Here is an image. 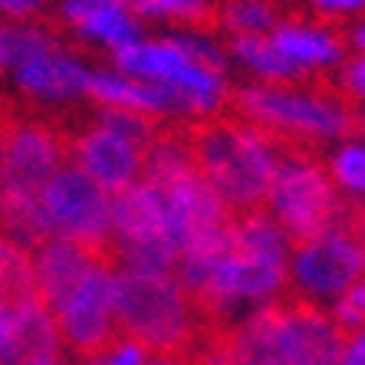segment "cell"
Returning a JSON list of instances; mask_svg holds the SVG:
<instances>
[{"label":"cell","instance_id":"11","mask_svg":"<svg viewBox=\"0 0 365 365\" xmlns=\"http://www.w3.org/2000/svg\"><path fill=\"white\" fill-rule=\"evenodd\" d=\"M66 158L89 181H96L106 195H115V191L142 178L145 148H138L135 142H128L119 132L93 122L79 132H66Z\"/></svg>","mask_w":365,"mask_h":365},{"label":"cell","instance_id":"19","mask_svg":"<svg viewBox=\"0 0 365 365\" xmlns=\"http://www.w3.org/2000/svg\"><path fill=\"white\" fill-rule=\"evenodd\" d=\"M0 299L7 306H20L26 299H36L30 250L7 240L4 234H0Z\"/></svg>","mask_w":365,"mask_h":365},{"label":"cell","instance_id":"3","mask_svg":"<svg viewBox=\"0 0 365 365\" xmlns=\"http://www.w3.org/2000/svg\"><path fill=\"white\" fill-rule=\"evenodd\" d=\"M112 303L119 336L135 339L148 349V356H165L175 362L191 359L204 323L175 273L115 270Z\"/></svg>","mask_w":365,"mask_h":365},{"label":"cell","instance_id":"27","mask_svg":"<svg viewBox=\"0 0 365 365\" xmlns=\"http://www.w3.org/2000/svg\"><path fill=\"white\" fill-rule=\"evenodd\" d=\"M46 0H0V20L10 24H30L34 17H40Z\"/></svg>","mask_w":365,"mask_h":365},{"label":"cell","instance_id":"2","mask_svg":"<svg viewBox=\"0 0 365 365\" xmlns=\"http://www.w3.org/2000/svg\"><path fill=\"white\" fill-rule=\"evenodd\" d=\"M112 69L122 76L165 86L185 106V119L221 115L230 99L227 56L211 36L178 34L158 40H135L125 50L112 53Z\"/></svg>","mask_w":365,"mask_h":365},{"label":"cell","instance_id":"20","mask_svg":"<svg viewBox=\"0 0 365 365\" xmlns=\"http://www.w3.org/2000/svg\"><path fill=\"white\" fill-rule=\"evenodd\" d=\"M56 36L50 30H43L36 24H4L0 20V73H14L24 60H30L34 53L53 46Z\"/></svg>","mask_w":365,"mask_h":365},{"label":"cell","instance_id":"26","mask_svg":"<svg viewBox=\"0 0 365 365\" xmlns=\"http://www.w3.org/2000/svg\"><path fill=\"white\" fill-rule=\"evenodd\" d=\"M309 10H316L326 20H352L365 17V0H306Z\"/></svg>","mask_w":365,"mask_h":365},{"label":"cell","instance_id":"8","mask_svg":"<svg viewBox=\"0 0 365 365\" xmlns=\"http://www.w3.org/2000/svg\"><path fill=\"white\" fill-rule=\"evenodd\" d=\"M289 280L297 297L309 303H332L352 283L365 277V250L356 234L352 214H342L339 224L309 240L289 247Z\"/></svg>","mask_w":365,"mask_h":365},{"label":"cell","instance_id":"7","mask_svg":"<svg viewBox=\"0 0 365 365\" xmlns=\"http://www.w3.org/2000/svg\"><path fill=\"white\" fill-rule=\"evenodd\" d=\"M109 201L112 195H106L96 181H89L73 165H63L40 187V214H43L46 237L73 240V244H83L112 260Z\"/></svg>","mask_w":365,"mask_h":365},{"label":"cell","instance_id":"12","mask_svg":"<svg viewBox=\"0 0 365 365\" xmlns=\"http://www.w3.org/2000/svg\"><path fill=\"white\" fill-rule=\"evenodd\" d=\"M99 264H112L106 254H96L83 244L63 237H46L40 247L30 250V267H34L36 299L50 313H56L69 299V293L86 280V273Z\"/></svg>","mask_w":365,"mask_h":365},{"label":"cell","instance_id":"16","mask_svg":"<svg viewBox=\"0 0 365 365\" xmlns=\"http://www.w3.org/2000/svg\"><path fill=\"white\" fill-rule=\"evenodd\" d=\"M270 40L303 76L346 63V40L319 20L280 17V24L270 30Z\"/></svg>","mask_w":365,"mask_h":365},{"label":"cell","instance_id":"23","mask_svg":"<svg viewBox=\"0 0 365 365\" xmlns=\"http://www.w3.org/2000/svg\"><path fill=\"white\" fill-rule=\"evenodd\" d=\"M329 316H332V323L339 326L346 336L349 332H356V329H365V277L359 283H352L342 297L332 299Z\"/></svg>","mask_w":365,"mask_h":365},{"label":"cell","instance_id":"28","mask_svg":"<svg viewBox=\"0 0 365 365\" xmlns=\"http://www.w3.org/2000/svg\"><path fill=\"white\" fill-rule=\"evenodd\" d=\"M336 365H365V329L349 332L346 342H342L339 362Z\"/></svg>","mask_w":365,"mask_h":365},{"label":"cell","instance_id":"17","mask_svg":"<svg viewBox=\"0 0 365 365\" xmlns=\"http://www.w3.org/2000/svg\"><path fill=\"white\" fill-rule=\"evenodd\" d=\"M230 56H234L250 76H257L267 86H297L306 79L303 73L273 46L270 36H230Z\"/></svg>","mask_w":365,"mask_h":365},{"label":"cell","instance_id":"24","mask_svg":"<svg viewBox=\"0 0 365 365\" xmlns=\"http://www.w3.org/2000/svg\"><path fill=\"white\" fill-rule=\"evenodd\" d=\"M148 359L152 356H148L145 346H138V342L128 339V336H115L99 356L83 362V365H148Z\"/></svg>","mask_w":365,"mask_h":365},{"label":"cell","instance_id":"25","mask_svg":"<svg viewBox=\"0 0 365 365\" xmlns=\"http://www.w3.org/2000/svg\"><path fill=\"white\" fill-rule=\"evenodd\" d=\"M336 93H339L342 99H352V102H359V106H365V56L362 53L339 66Z\"/></svg>","mask_w":365,"mask_h":365},{"label":"cell","instance_id":"21","mask_svg":"<svg viewBox=\"0 0 365 365\" xmlns=\"http://www.w3.org/2000/svg\"><path fill=\"white\" fill-rule=\"evenodd\" d=\"M326 171H329V181L336 185V191L365 201V138H352V142L346 138L336 145L329 162H326Z\"/></svg>","mask_w":365,"mask_h":365},{"label":"cell","instance_id":"5","mask_svg":"<svg viewBox=\"0 0 365 365\" xmlns=\"http://www.w3.org/2000/svg\"><path fill=\"white\" fill-rule=\"evenodd\" d=\"M346 332L329 309L303 297H277L244 316L240 349L247 365H336Z\"/></svg>","mask_w":365,"mask_h":365},{"label":"cell","instance_id":"15","mask_svg":"<svg viewBox=\"0 0 365 365\" xmlns=\"http://www.w3.org/2000/svg\"><path fill=\"white\" fill-rule=\"evenodd\" d=\"M63 356L66 346L50 309L40 299L14 306V326L0 352V365H63Z\"/></svg>","mask_w":365,"mask_h":365},{"label":"cell","instance_id":"31","mask_svg":"<svg viewBox=\"0 0 365 365\" xmlns=\"http://www.w3.org/2000/svg\"><path fill=\"white\" fill-rule=\"evenodd\" d=\"M352 224H356V234H359V240H362V250H365V214L362 211L352 214Z\"/></svg>","mask_w":365,"mask_h":365},{"label":"cell","instance_id":"22","mask_svg":"<svg viewBox=\"0 0 365 365\" xmlns=\"http://www.w3.org/2000/svg\"><path fill=\"white\" fill-rule=\"evenodd\" d=\"M138 20H158V24H187L204 26L214 20L211 0H128Z\"/></svg>","mask_w":365,"mask_h":365},{"label":"cell","instance_id":"6","mask_svg":"<svg viewBox=\"0 0 365 365\" xmlns=\"http://www.w3.org/2000/svg\"><path fill=\"white\" fill-rule=\"evenodd\" d=\"M264 211L283 227L289 247L329 230L346 214L326 165L313 158L309 148L287 142H283V155L273 175L270 195L264 201Z\"/></svg>","mask_w":365,"mask_h":365},{"label":"cell","instance_id":"18","mask_svg":"<svg viewBox=\"0 0 365 365\" xmlns=\"http://www.w3.org/2000/svg\"><path fill=\"white\" fill-rule=\"evenodd\" d=\"M214 24L230 36H270L280 24V10L273 0H224L214 7Z\"/></svg>","mask_w":365,"mask_h":365},{"label":"cell","instance_id":"10","mask_svg":"<svg viewBox=\"0 0 365 365\" xmlns=\"http://www.w3.org/2000/svg\"><path fill=\"white\" fill-rule=\"evenodd\" d=\"M142 181H148L158 191V197H162L165 224H168L171 244L178 247V254L191 240L224 227L234 217V211L204 181V175L195 168V162L181 165V168L168 171L162 178H142Z\"/></svg>","mask_w":365,"mask_h":365},{"label":"cell","instance_id":"14","mask_svg":"<svg viewBox=\"0 0 365 365\" xmlns=\"http://www.w3.org/2000/svg\"><path fill=\"white\" fill-rule=\"evenodd\" d=\"M60 20L86 43L119 53L142 40V20L128 0H60Z\"/></svg>","mask_w":365,"mask_h":365},{"label":"cell","instance_id":"9","mask_svg":"<svg viewBox=\"0 0 365 365\" xmlns=\"http://www.w3.org/2000/svg\"><path fill=\"white\" fill-rule=\"evenodd\" d=\"M112 287H115V264L93 267V270L86 273V280L69 293L66 303L53 313L63 346H66L79 362L96 359L102 349L119 336Z\"/></svg>","mask_w":365,"mask_h":365},{"label":"cell","instance_id":"29","mask_svg":"<svg viewBox=\"0 0 365 365\" xmlns=\"http://www.w3.org/2000/svg\"><path fill=\"white\" fill-rule=\"evenodd\" d=\"M10 326H14V306H7L4 299H0V352H4V346H7Z\"/></svg>","mask_w":365,"mask_h":365},{"label":"cell","instance_id":"30","mask_svg":"<svg viewBox=\"0 0 365 365\" xmlns=\"http://www.w3.org/2000/svg\"><path fill=\"white\" fill-rule=\"evenodd\" d=\"M349 43H352V46H356V50L365 56V17H359V20H356L352 34H349Z\"/></svg>","mask_w":365,"mask_h":365},{"label":"cell","instance_id":"13","mask_svg":"<svg viewBox=\"0 0 365 365\" xmlns=\"http://www.w3.org/2000/svg\"><path fill=\"white\" fill-rule=\"evenodd\" d=\"M14 83L26 99L36 102H76L86 96V83H89V66L76 60L69 50H63L60 43H53L46 50L34 53L30 60H24L14 69Z\"/></svg>","mask_w":365,"mask_h":365},{"label":"cell","instance_id":"4","mask_svg":"<svg viewBox=\"0 0 365 365\" xmlns=\"http://www.w3.org/2000/svg\"><path fill=\"white\" fill-rule=\"evenodd\" d=\"M227 112L287 145L342 142L356 132V112L336 89L247 83L230 89Z\"/></svg>","mask_w":365,"mask_h":365},{"label":"cell","instance_id":"1","mask_svg":"<svg viewBox=\"0 0 365 365\" xmlns=\"http://www.w3.org/2000/svg\"><path fill=\"white\" fill-rule=\"evenodd\" d=\"M187 152L204 181L217 191L234 214L264 211L273 175L280 165L283 142L250 125L234 112L191 119L181 128Z\"/></svg>","mask_w":365,"mask_h":365}]
</instances>
